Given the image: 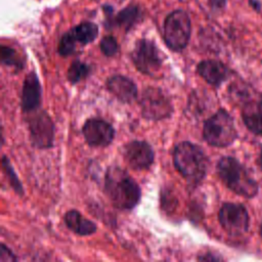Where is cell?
Segmentation results:
<instances>
[{"mask_svg":"<svg viewBox=\"0 0 262 262\" xmlns=\"http://www.w3.org/2000/svg\"><path fill=\"white\" fill-rule=\"evenodd\" d=\"M250 4H251L256 10H260V8H261V4L259 3L258 0H250Z\"/></svg>","mask_w":262,"mask_h":262,"instance_id":"4316f807","label":"cell"},{"mask_svg":"<svg viewBox=\"0 0 262 262\" xmlns=\"http://www.w3.org/2000/svg\"><path fill=\"white\" fill-rule=\"evenodd\" d=\"M257 103H258V105H259L260 110L262 111V93L260 94V96H259V99L257 100Z\"/></svg>","mask_w":262,"mask_h":262,"instance_id":"f1b7e54d","label":"cell"},{"mask_svg":"<svg viewBox=\"0 0 262 262\" xmlns=\"http://www.w3.org/2000/svg\"><path fill=\"white\" fill-rule=\"evenodd\" d=\"M139 104L142 117L149 121L167 119L173 113L171 99L163 90L157 87L145 88L141 93Z\"/></svg>","mask_w":262,"mask_h":262,"instance_id":"8992f818","label":"cell"},{"mask_svg":"<svg viewBox=\"0 0 262 262\" xmlns=\"http://www.w3.org/2000/svg\"><path fill=\"white\" fill-rule=\"evenodd\" d=\"M191 25L188 14L184 10H174L165 19L164 40L174 51L183 50L188 44Z\"/></svg>","mask_w":262,"mask_h":262,"instance_id":"5b68a950","label":"cell"},{"mask_svg":"<svg viewBox=\"0 0 262 262\" xmlns=\"http://www.w3.org/2000/svg\"><path fill=\"white\" fill-rule=\"evenodd\" d=\"M0 55H1V63L6 67L14 68L16 72L20 71L24 68L25 59L21 55L12 47L1 45L0 48Z\"/></svg>","mask_w":262,"mask_h":262,"instance_id":"ac0fdd59","label":"cell"},{"mask_svg":"<svg viewBox=\"0 0 262 262\" xmlns=\"http://www.w3.org/2000/svg\"><path fill=\"white\" fill-rule=\"evenodd\" d=\"M203 138L214 147L223 148L231 145L237 138V130L232 116L224 108L217 110L205 121Z\"/></svg>","mask_w":262,"mask_h":262,"instance_id":"277c9868","label":"cell"},{"mask_svg":"<svg viewBox=\"0 0 262 262\" xmlns=\"http://www.w3.org/2000/svg\"><path fill=\"white\" fill-rule=\"evenodd\" d=\"M64 223L69 229L78 235H91L93 234L97 227L94 222L85 218L79 211L70 210L64 215Z\"/></svg>","mask_w":262,"mask_h":262,"instance_id":"2e32d148","label":"cell"},{"mask_svg":"<svg viewBox=\"0 0 262 262\" xmlns=\"http://www.w3.org/2000/svg\"><path fill=\"white\" fill-rule=\"evenodd\" d=\"M15 260L16 258L12 252L4 244H2L0 247V262H10Z\"/></svg>","mask_w":262,"mask_h":262,"instance_id":"cb8c5ba5","label":"cell"},{"mask_svg":"<svg viewBox=\"0 0 262 262\" xmlns=\"http://www.w3.org/2000/svg\"><path fill=\"white\" fill-rule=\"evenodd\" d=\"M257 162H258V165L262 168V148L259 151V155H258V158H257Z\"/></svg>","mask_w":262,"mask_h":262,"instance_id":"83f0119b","label":"cell"},{"mask_svg":"<svg viewBox=\"0 0 262 262\" xmlns=\"http://www.w3.org/2000/svg\"><path fill=\"white\" fill-rule=\"evenodd\" d=\"M198 259L202 260V261H220V260H223V258L221 256H218V255L213 254V253H206L205 255L200 256Z\"/></svg>","mask_w":262,"mask_h":262,"instance_id":"d4e9b609","label":"cell"},{"mask_svg":"<svg viewBox=\"0 0 262 262\" xmlns=\"http://www.w3.org/2000/svg\"><path fill=\"white\" fill-rule=\"evenodd\" d=\"M259 232H260V235L262 236V222L260 224V227H259Z\"/></svg>","mask_w":262,"mask_h":262,"instance_id":"f546056e","label":"cell"},{"mask_svg":"<svg viewBox=\"0 0 262 262\" xmlns=\"http://www.w3.org/2000/svg\"><path fill=\"white\" fill-rule=\"evenodd\" d=\"M123 156L127 164L134 170H145L151 166L155 160L151 146L142 140H132L125 144Z\"/></svg>","mask_w":262,"mask_h":262,"instance_id":"8fae6325","label":"cell"},{"mask_svg":"<svg viewBox=\"0 0 262 262\" xmlns=\"http://www.w3.org/2000/svg\"><path fill=\"white\" fill-rule=\"evenodd\" d=\"M91 72L89 64L82 62L80 60H75L72 62L68 70L67 78L72 84H77L81 80L85 79Z\"/></svg>","mask_w":262,"mask_h":262,"instance_id":"d6986e66","label":"cell"},{"mask_svg":"<svg viewBox=\"0 0 262 262\" xmlns=\"http://www.w3.org/2000/svg\"><path fill=\"white\" fill-rule=\"evenodd\" d=\"M77 43L86 45L95 40L98 35V28L93 23H82L71 30Z\"/></svg>","mask_w":262,"mask_h":262,"instance_id":"e0dca14e","label":"cell"},{"mask_svg":"<svg viewBox=\"0 0 262 262\" xmlns=\"http://www.w3.org/2000/svg\"><path fill=\"white\" fill-rule=\"evenodd\" d=\"M139 11L136 7H128L120 11L117 16V24L121 27L129 29L138 18Z\"/></svg>","mask_w":262,"mask_h":262,"instance_id":"44dd1931","label":"cell"},{"mask_svg":"<svg viewBox=\"0 0 262 262\" xmlns=\"http://www.w3.org/2000/svg\"><path fill=\"white\" fill-rule=\"evenodd\" d=\"M107 90L121 102L131 103L137 98L135 83L122 75H114L106 81Z\"/></svg>","mask_w":262,"mask_h":262,"instance_id":"5bb4252c","label":"cell"},{"mask_svg":"<svg viewBox=\"0 0 262 262\" xmlns=\"http://www.w3.org/2000/svg\"><path fill=\"white\" fill-rule=\"evenodd\" d=\"M216 170L224 185L235 194L246 199H253L258 194L257 181L249 169L234 157H221L217 162Z\"/></svg>","mask_w":262,"mask_h":262,"instance_id":"7a4b0ae2","label":"cell"},{"mask_svg":"<svg viewBox=\"0 0 262 262\" xmlns=\"http://www.w3.org/2000/svg\"><path fill=\"white\" fill-rule=\"evenodd\" d=\"M27 121L32 144L37 148L51 147L54 139V124L49 115L38 108L29 113Z\"/></svg>","mask_w":262,"mask_h":262,"instance_id":"9c48e42d","label":"cell"},{"mask_svg":"<svg viewBox=\"0 0 262 262\" xmlns=\"http://www.w3.org/2000/svg\"><path fill=\"white\" fill-rule=\"evenodd\" d=\"M86 142L93 147H105L115 137V129L104 120L92 118L87 120L82 128Z\"/></svg>","mask_w":262,"mask_h":262,"instance_id":"30bf717a","label":"cell"},{"mask_svg":"<svg viewBox=\"0 0 262 262\" xmlns=\"http://www.w3.org/2000/svg\"><path fill=\"white\" fill-rule=\"evenodd\" d=\"M242 120L247 129L255 135L262 136V111L257 101L248 100L243 104Z\"/></svg>","mask_w":262,"mask_h":262,"instance_id":"9a60e30c","label":"cell"},{"mask_svg":"<svg viewBox=\"0 0 262 262\" xmlns=\"http://www.w3.org/2000/svg\"><path fill=\"white\" fill-rule=\"evenodd\" d=\"M218 220L223 230L231 236L248 232L250 216L247 208L239 203H224L218 213Z\"/></svg>","mask_w":262,"mask_h":262,"instance_id":"52a82bcc","label":"cell"},{"mask_svg":"<svg viewBox=\"0 0 262 262\" xmlns=\"http://www.w3.org/2000/svg\"><path fill=\"white\" fill-rule=\"evenodd\" d=\"M77 41L71 31L67 32L60 39L58 44V53L61 56H69L75 52Z\"/></svg>","mask_w":262,"mask_h":262,"instance_id":"7402d4cb","label":"cell"},{"mask_svg":"<svg viewBox=\"0 0 262 262\" xmlns=\"http://www.w3.org/2000/svg\"><path fill=\"white\" fill-rule=\"evenodd\" d=\"M174 166L190 184L198 185L207 175L209 160L203 149L188 141L178 143L173 150Z\"/></svg>","mask_w":262,"mask_h":262,"instance_id":"3957f363","label":"cell"},{"mask_svg":"<svg viewBox=\"0 0 262 262\" xmlns=\"http://www.w3.org/2000/svg\"><path fill=\"white\" fill-rule=\"evenodd\" d=\"M211 4H212L214 7L221 8V7L224 6L225 0H211Z\"/></svg>","mask_w":262,"mask_h":262,"instance_id":"484cf974","label":"cell"},{"mask_svg":"<svg viewBox=\"0 0 262 262\" xmlns=\"http://www.w3.org/2000/svg\"><path fill=\"white\" fill-rule=\"evenodd\" d=\"M131 59L136 69L148 76H155L163 64L162 55L156 44L149 40H138L131 52Z\"/></svg>","mask_w":262,"mask_h":262,"instance_id":"ba28073f","label":"cell"},{"mask_svg":"<svg viewBox=\"0 0 262 262\" xmlns=\"http://www.w3.org/2000/svg\"><path fill=\"white\" fill-rule=\"evenodd\" d=\"M100 50L107 56L112 57L118 52V42L113 36H105L100 41Z\"/></svg>","mask_w":262,"mask_h":262,"instance_id":"603a6c76","label":"cell"},{"mask_svg":"<svg viewBox=\"0 0 262 262\" xmlns=\"http://www.w3.org/2000/svg\"><path fill=\"white\" fill-rule=\"evenodd\" d=\"M198 74L211 86L220 87L231 75V71L223 62L216 59L202 60L196 67Z\"/></svg>","mask_w":262,"mask_h":262,"instance_id":"4fadbf2b","label":"cell"},{"mask_svg":"<svg viewBox=\"0 0 262 262\" xmlns=\"http://www.w3.org/2000/svg\"><path fill=\"white\" fill-rule=\"evenodd\" d=\"M2 167H3V170L8 178V181H9V184L11 185V187L14 189V191L19 194V195H24V188H23V184L21 182L19 181L17 175L15 174L14 172V169L12 168L10 162H9V159L6 157V156H3L2 157Z\"/></svg>","mask_w":262,"mask_h":262,"instance_id":"ffe728a7","label":"cell"},{"mask_svg":"<svg viewBox=\"0 0 262 262\" xmlns=\"http://www.w3.org/2000/svg\"><path fill=\"white\" fill-rule=\"evenodd\" d=\"M41 96L42 90L39 78L35 72H30L23 83L21 110L27 114L38 110L41 104Z\"/></svg>","mask_w":262,"mask_h":262,"instance_id":"7c38bea8","label":"cell"},{"mask_svg":"<svg viewBox=\"0 0 262 262\" xmlns=\"http://www.w3.org/2000/svg\"><path fill=\"white\" fill-rule=\"evenodd\" d=\"M104 189L112 204L120 210H131L140 201L139 185L125 170L118 166H111L107 169Z\"/></svg>","mask_w":262,"mask_h":262,"instance_id":"6da1fadb","label":"cell"}]
</instances>
